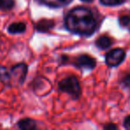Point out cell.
Here are the masks:
<instances>
[{
	"label": "cell",
	"instance_id": "cell-9",
	"mask_svg": "<svg viewBox=\"0 0 130 130\" xmlns=\"http://www.w3.org/2000/svg\"><path fill=\"white\" fill-rule=\"evenodd\" d=\"M112 44V41L109 37L107 36H101L95 41V45L100 49H107L110 47Z\"/></svg>",
	"mask_w": 130,
	"mask_h": 130
},
{
	"label": "cell",
	"instance_id": "cell-7",
	"mask_svg": "<svg viewBox=\"0 0 130 130\" xmlns=\"http://www.w3.org/2000/svg\"><path fill=\"white\" fill-rule=\"evenodd\" d=\"M17 126L22 130H34L37 127V123L34 119H22L18 121Z\"/></svg>",
	"mask_w": 130,
	"mask_h": 130
},
{
	"label": "cell",
	"instance_id": "cell-1",
	"mask_svg": "<svg viewBox=\"0 0 130 130\" xmlns=\"http://www.w3.org/2000/svg\"><path fill=\"white\" fill-rule=\"evenodd\" d=\"M96 20L88 8H73L65 17V27L71 32L82 36H90L96 28Z\"/></svg>",
	"mask_w": 130,
	"mask_h": 130
},
{
	"label": "cell",
	"instance_id": "cell-5",
	"mask_svg": "<svg viewBox=\"0 0 130 130\" xmlns=\"http://www.w3.org/2000/svg\"><path fill=\"white\" fill-rule=\"evenodd\" d=\"M27 71L28 67L25 63H19V64L15 65L14 67L12 69L11 76L13 75L15 78H17L18 82L20 84H22L24 82L27 76Z\"/></svg>",
	"mask_w": 130,
	"mask_h": 130
},
{
	"label": "cell",
	"instance_id": "cell-14",
	"mask_svg": "<svg viewBox=\"0 0 130 130\" xmlns=\"http://www.w3.org/2000/svg\"><path fill=\"white\" fill-rule=\"evenodd\" d=\"M119 22L121 26H128L130 23V17L128 15H123L119 18Z\"/></svg>",
	"mask_w": 130,
	"mask_h": 130
},
{
	"label": "cell",
	"instance_id": "cell-11",
	"mask_svg": "<svg viewBox=\"0 0 130 130\" xmlns=\"http://www.w3.org/2000/svg\"><path fill=\"white\" fill-rule=\"evenodd\" d=\"M45 4L48 5L50 6H61L64 5H67L71 0H41Z\"/></svg>",
	"mask_w": 130,
	"mask_h": 130
},
{
	"label": "cell",
	"instance_id": "cell-19",
	"mask_svg": "<svg viewBox=\"0 0 130 130\" xmlns=\"http://www.w3.org/2000/svg\"><path fill=\"white\" fill-rule=\"evenodd\" d=\"M128 27H129V29H130V23H129V25H128Z\"/></svg>",
	"mask_w": 130,
	"mask_h": 130
},
{
	"label": "cell",
	"instance_id": "cell-16",
	"mask_svg": "<svg viewBox=\"0 0 130 130\" xmlns=\"http://www.w3.org/2000/svg\"><path fill=\"white\" fill-rule=\"evenodd\" d=\"M124 126L126 129H130V115H128L127 117H126V119H124Z\"/></svg>",
	"mask_w": 130,
	"mask_h": 130
},
{
	"label": "cell",
	"instance_id": "cell-15",
	"mask_svg": "<svg viewBox=\"0 0 130 130\" xmlns=\"http://www.w3.org/2000/svg\"><path fill=\"white\" fill-rule=\"evenodd\" d=\"M122 83H123V85H124L126 87H128V88H130V74L126 75V76L124 78H123V79H122Z\"/></svg>",
	"mask_w": 130,
	"mask_h": 130
},
{
	"label": "cell",
	"instance_id": "cell-10",
	"mask_svg": "<svg viewBox=\"0 0 130 130\" xmlns=\"http://www.w3.org/2000/svg\"><path fill=\"white\" fill-rule=\"evenodd\" d=\"M11 73L8 71V70L4 66H0V81L2 82H9L11 79Z\"/></svg>",
	"mask_w": 130,
	"mask_h": 130
},
{
	"label": "cell",
	"instance_id": "cell-3",
	"mask_svg": "<svg viewBox=\"0 0 130 130\" xmlns=\"http://www.w3.org/2000/svg\"><path fill=\"white\" fill-rule=\"evenodd\" d=\"M126 57V53L121 48L110 50L105 56V62L110 67H116L119 65Z\"/></svg>",
	"mask_w": 130,
	"mask_h": 130
},
{
	"label": "cell",
	"instance_id": "cell-13",
	"mask_svg": "<svg viewBox=\"0 0 130 130\" xmlns=\"http://www.w3.org/2000/svg\"><path fill=\"white\" fill-rule=\"evenodd\" d=\"M102 5L106 6H119L125 2V0H100Z\"/></svg>",
	"mask_w": 130,
	"mask_h": 130
},
{
	"label": "cell",
	"instance_id": "cell-8",
	"mask_svg": "<svg viewBox=\"0 0 130 130\" xmlns=\"http://www.w3.org/2000/svg\"><path fill=\"white\" fill-rule=\"evenodd\" d=\"M8 32L11 34H19V33H23L26 30V25L23 22H14L12 23L8 27Z\"/></svg>",
	"mask_w": 130,
	"mask_h": 130
},
{
	"label": "cell",
	"instance_id": "cell-4",
	"mask_svg": "<svg viewBox=\"0 0 130 130\" xmlns=\"http://www.w3.org/2000/svg\"><path fill=\"white\" fill-rule=\"evenodd\" d=\"M74 65L80 69L93 70L96 66V61L94 58L91 57L87 54H81L76 59Z\"/></svg>",
	"mask_w": 130,
	"mask_h": 130
},
{
	"label": "cell",
	"instance_id": "cell-12",
	"mask_svg": "<svg viewBox=\"0 0 130 130\" xmlns=\"http://www.w3.org/2000/svg\"><path fill=\"white\" fill-rule=\"evenodd\" d=\"M14 5V0H0V10H11Z\"/></svg>",
	"mask_w": 130,
	"mask_h": 130
},
{
	"label": "cell",
	"instance_id": "cell-17",
	"mask_svg": "<svg viewBox=\"0 0 130 130\" xmlns=\"http://www.w3.org/2000/svg\"><path fill=\"white\" fill-rule=\"evenodd\" d=\"M104 129H106V130H115V129H117V126L116 125H114V124H112V123H110V124H108V125H106V126H104Z\"/></svg>",
	"mask_w": 130,
	"mask_h": 130
},
{
	"label": "cell",
	"instance_id": "cell-18",
	"mask_svg": "<svg viewBox=\"0 0 130 130\" xmlns=\"http://www.w3.org/2000/svg\"><path fill=\"white\" fill-rule=\"evenodd\" d=\"M83 2H86V3H90V2H93V0H81Z\"/></svg>",
	"mask_w": 130,
	"mask_h": 130
},
{
	"label": "cell",
	"instance_id": "cell-6",
	"mask_svg": "<svg viewBox=\"0 0 130 130\" xmlns=\"http://www.w3.org/2000/svg\"><path fill=\"white\" fill-rule=\"evenodd\" d=\"M54 26V22L52 20H46V19H44L41 20L36 24V29L38 31L40 32H47L51 29H53Z\"/></svg>",
	"mask_w": 130,
	"mask_h": 130
},
{
	"label": "cell",
	"instance_id": "cell-2",
	"mask_svg": "<svg viewBox=\"0 0 130 130\" xmlns=\"http://www.w3.org/2000/svg\"><path fill=\"white\" fill-rule=\"evenodd\" d=\"M59 88L62 92L71 94L74 99L78 98L81 92L79 82L75 76H69L61 80L59 83Z\"/></svg>",
	"mask_w": 130,
	"mask_h": 130
}]
</instances>
